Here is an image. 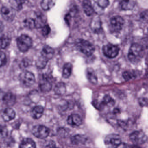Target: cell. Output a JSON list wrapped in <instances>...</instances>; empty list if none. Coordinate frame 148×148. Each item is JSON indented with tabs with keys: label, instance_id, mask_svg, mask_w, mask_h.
Here are the masks:
<instances>
[{
	"label": "cell",
	"instance_id": "1",
	"mask_svg": "<svg viewBox=\"0 0 148 148\" xmlns=\"http://www.w3.org/2000/svg\"><path fill=\"white\" fill-rule=\"evenodd\" d=\"M144 53V49L142 46L138 43H134L130 48L128 57L132 63L135 64L141 60Z\"/></svg>",
	"mask_w": 148,
	"mask_h": 148
},
{
	"label": "cell",
	"instance_id": "2",
	"mask_svg": "<svg viewBox=\"0 0 148 148\" xmlns=\"http://www.w3.org/2000/svg\"><path fill=\"white\" fill-rule=\"evenodd\" d=\"M77 48L83 53L88 56L93 54L95 51V46L86 40L80 39L76 42Z\"/></svg>",
	"mask_w": 148,
	"mask_h": 148
},
{
	"label": "cell",
	"instance_id": "3",
	"mask_svg": "<svg viewBox=\"0 0 148 148\" xmlns=\"http://www.w3.org/2000/svg\"><path fill=\"white\" fill-rule=\"evenodd\" d=\"M17 47L21 52L25 53L29 50L33 44L32 39L27 35L23 34L16 40Z\"/></svg>",
	"mask_w": 148,
	"mask_h": 148
},
{
	"label": "cell",
	"instance_id": "4",
	"mask_svg": "<svg viewBox=\"0 0 148 148\" xmlns=\"http://www.w3.org/2000/svg\"><path fill=\"white\" fill-rule=\"evenodd\" d=\"M124 24V20L121 16H113L110 20V29L114 33H119L122 29Z\"/></svg>",
	"mask_w": 148,
	"mask_h": 148
},
{
	"label": "cell",
	"instance_id": "5",
	"mask_svg": "<svg viewBox=\"0 0 148 148\" xmlns=\"http://www.w3.org/2000/svg\"><path fill=\"white\" fill-rule=\"evenodd\" d=\"M120 49L118 46L112 44H107L103 47L102 51L103 54L109 58H114L119 54Z\"/></svg>",
	"mask_w": 148,
	"mask_h": 148
},
{
	"label": "cell",
	"instance_id": "6",
	"mask_svg": "<svg viewBox=\"0 0 148 148\" xmlns=\"http://www.w3.org/2000/svg\"><path fill=\"white\" fill-rule=\"evenodd\" d=\"M131 141L135 145H141L148 140L147 136L142 131H136L133 132L130 136Z\"/></svg>",
	"mask_w": 148,
	"mask_h": 148
},
{
	"label": "cell",
	"instance_id": "7",
	"mask_svg": "<svg viewBox=\"0 0 148 148\" xmlns=\"http://www.w3.org/2000/svg\"><path fill=\"white\" fill-rule=\"evenodd\" d=\"M20 81L23 85L27 87L32 86L35 82L34 75L29 71H24L20 76Z\"/></svg>",
	"mask_w": 148,
	"mask_h": 148
},
{
	"label": "cell",
	"instance_id": "8",
	"mask_svg": "<svg viewBox=\"0 0 148 148\" xmlns=\"http://www.w3.org/2000/svg\"><path fill=\"white\" fill-rule=\"evenodd\" d=\"M32 134L39 139H44L48 136L49 130L47 127L43 125H36L33 127Z\"/></svg>",
	"mask_w": 148,
	"mask_h": 148
},
{
	"label": "cell",
	"instance_id": "9",
	"mask_svg": "<svg viewBox=\"0 0 148 148\" xmlns=\"http://www.w3.org/2000/svg\"><path fill=\"white\" fill-rule=\"evenodd\" d=\"M121 143L120 136L114 134L109 135L105 139V145L108 148H116Z\"/></svg>",
	"mask_w": 148,
	"mask_h": 148
},
{
	"label": "cell",
	"instance_id": "10",
	"mask_svg": "<svg viewBox=\"0 0 148 148\" xmlns=\"http://www.w3.org/2000/svg\"><path fill=\"white\" fill-rule=\"evenodd\" d=\"M1 13L3 17L8 21H13L15 15L14 10L7 7H2L1 9Z\"/></svg>",
	"mask_w": 148,
	"mask_h": 148
},
{
	"label": "cell",
	"instance_id": "11",
	"mask_svg": "<svg viewBox=\"0 0 148 148\" xmlns=\"http://www.w3.org/2000/svg\"><path fill=\"white\" fill-rule=\"evenodd\" d=\"M82 118L79 115L73 114L69 116L67 123L69 125L73 127H78L82 124Z\"/></svg>",
	"mask_w": 148,
	"mask_h": 148
},
{
	"label": "cell",
	"instance_id": "12",
	"mask_svg": "<svg viewBox=\"0 0 148 148\" xmlns=\"http://www.w3.org/2000/svg\"><path fill=\"white\" fill-rule=\"evenodd\" d=\"M2 99L3 103L8 106H13L16 101V96L10 92H8L3 95Z\"/></svg>",
	"mask_w": 148,
	"mask_h": 148
},
{
	"label": "cell",
	"instance_id": "13",
	"mask_svg": "<svg viewBox=\"0 0 148 148\" xmlns=\"http://www.w3.org/2000/svg\"><path fill=\"white\" fill-rule=\"evenodd\" d=\"M39 87L42 92H48L52 89V84L47 78L42 77L40 80Z\"/></svg>",
	"mask_w": 148,
	"mask_h": 148
},
{
	"label": "cell",
	"instance_id": "14",
	"mask_svg": "<svg viewBox=\"0 0 148 148\" xmlns=\"http://www.w3.org/2000/svg\"><path fill=\"white\" fill-rule=\"evenodd\" d=\"M2 116L3 119L5 121L8 122L14 119L16 113L13 109L9 108H7L3 110Z\"/></svg>",
	"mask_w": 148,
	"mask_h": 148
},
{
	"label": "cell",
	"instance_id": "15",
	"mask_svg": "<svg viewBox=\"0 0 148 148\" xmlns=\"http://www.w3.org/2000/svg\"><path fill=\"white\" fill-rule=\"evenodd\" d=\"M43 112H44V108L42 106H36L31 111V116L34 119H40L42 116Z\"/></svg>",
	"mask_w": 148,
	"mask_h": 148
},
{
	"label": "cell",
	"instance_id": "16",
	"mask_svg": "<svg viewBox=\"0 0 148 148\" xmlns=\"http://www.w3.org/2000/svg\"><path fill=\"white\" fill-rule=\"evenodd\" d=\"M83 8L84 11L88 16H90L93 14L94 10L92 7L90 1L88 0H84L83 2Z\"/></svg>",
	"mask_w": 148,
	"mask_h": 148
},
{
	"label": "cell",
	"instance_id": "17",
	"mask_svg": "<svg viewBox=\"0 0 148 148\" xmlns=\"http://www.w3.org/2000/svg\"><path fill=\"white\" fill-rule=\"evenodd\" d=\"M34 21L36 28H42L47 25V19L43 15H39L34 19Z\"/></svg>",
	"mask_w": 148,
	"mask_h": 148
},
{
	"label": "cell",
	"instance_id": "18",
	"mask_svg": "<svg viewBox=\"0 0 148 148\" xmlns=\"http://www.w3.org/2000/svg\"><path fill=\"white\" fill-rule=\"evenodd\" d=\"M54 53V50L52 47L48 46H46L42 49L41 55L49 60L52 58Z\"/></svg>",
	"mask_w": 148,
	"mask_h": 148
},
{
	"label": "cell",
	"instance_id": "19",
	"mask_svg": "<svg viewBox=\"0 0 148 148\" xmlns=\"http://www.w3.org/2000/svg\"><path fill=\"white\" fill-rule=\"evenodd\" d=\"M120 6L123 10H131L134 7L135 3L131 0H122L120 3Z\"/></svg>",
	"mask_w": 148,
	"mask_h": 148
},
{
	"label": "cell",
	"instance_id": "20",
	"mask_svg": "<svg viewBox=\"0 0 148 148\" xmlns=\"http://www.w3.org/2000/svg\"><path fill=\"white\" fill-rule=\"evenodd\" d=\"M87 77L89 81L93 84H95L97 82V78L96 75L93 69L89 68L86 71Z\"/></svg>",
	"mask_w": 148,
	"mask_h": 148
},
{
	"label": "cell",
	"instance_id": "21",
	"mask_svg": "<svg viewBox=\"0 0 148 148\" xmlns=\"http://www.w3.org/2000/svg\"><path fill=\"white\" fill-rule=\"evenodd\" d=\"M36 145L32 139L26 138L23 139L21 143L19 148H36Z\"/></svg>",
	"mask_w": 148,
	"mask_h": 148
},
{
	"label": "cell",
	"instance_id": "22",
	"mask_svg": "<svg viewBox=\"0 0 148 148\" xmlns=\"http://www.w3.org/2000/svg\"><path fill=\"white\" fill-rule=\"evenodd\" d=\"M55 3V0H42L41 6L44 10H48L54 6Z\"/></svg>",
	"mask_w": 148,
	"mask_h": 148
},
{
	"label": "cell",
	"instance_id": "23",
	"mask_svg": "<svg viewBox=\"0 0 148 148\" xmlns=\"http://www.w3.org/2000/svg\"><path fill=\"white\" fill-rule=\"evenodd\" d=\"M73 65L71 63H66L63 67L62 76L65 78H69L72 74Z\"/></svg>",
	"mask_w": 148,
	"mask_h": 148
},
{
	"label": "cell",
	"instance_id": "24",
	"mask_svg": "<svg viewBox=\"0 0 148 148\" xmlns=\"http://www.w3.org/2000/svg\"><path fill=\"white\" fill-rule=\"evenodd\" d=\"M11 40L6 36H3L0 37V49H3L7 48L10 43Z\"/></svg>",
	"mask_w": 148,
	"mask_h": 148
},
{
	"label": "cell",
	"instance_id": "25",
	"mask_svg": "<svg viewBox=\"0 0 148 148\" xmlns=\"http://www.w3.org/2000/svg\"><path fill=\"white\" fill-rule=\"evenodd\" d=\"M54 90L55 93L58 95H64L66 91L65 84L63 82L58 83L55 87Z\"/></svg>",
	"mask_w": 148,
	"mask_h": 148
},
{
	"label": "cell",
	"instance_id": "26",
	"mask_svg": "<svg viewBox=\"0 0 148 148\" xmlns=\"http://www.w3.org/2000/svg\"><path fill=\"white\" fill-rule=\"evenodd\" d=\"M10 2L12 8L16 10H20L22 8L24 1V0H10Z\"/></svg>",
	"mask_w": 148,
	"mask_h": 148
},
{
	"label": "cell",
	"instance_id": "27",
	"mask_svg": "<svg viewBox=\"0 0 148 148\" xmlns=\"http://www.w3.org/2000/svg\"><path fill=\"white\" fill-rule=\"evenodd\" d=\"M123 77L126 81H130L136 78V74L134 71H126L123 74Z\"/></svg>",
	"mask_w": 148,
	"mask_h": 148
},
{
	"label": "cell",
	"instance_id": "28",
	"mask_svg": "<svg viewBox=\"0 0 148 148\" xmlns=\"http://www.w3.org/2000/svg\"><path fill=\"white\" fill-rule=\"evenodd\" d=\"M103 106L104 107L105 105L112 107L115 104V101L114 99L110 97L108 95H106L103 97V101L101 102Z\"/></svg>",
	"mask_w": 148,
	"mask_h": 148
},
{
	"label": "cell",
	"instance_id": "29",
	"mask_svg": "<svg viewBox=\"0 0 148 148\" xmlns=\"http://www.w3.org/2000/svg\"><path fill=\"white\" fill-rule=\"evenodd\" d=\"M48 60H47L45 57H43L42 56H41L36 62V65L37 67L40 69H42L45 67L47 65Z\"/></svg>",
	"mask_w": 148,
	"mask_h": 148
},
{
	"label": "cell",
	"instance_id": "30",
	"mask_svg": "<svg viewBox=\"0 0 148 148\" xmlns=\"http://www.w3.org/2000/svg\"><path fill=\"white\" fill-rule=\"evenodd\" d=\"M24 25L25 27L30 29L36 28L34 19L28 18L24 21Z\"/></svg>",
	"mask_w": 148,
	"mask_h": 148
},
{
	"label": "cell",
	"instance_id": "31",
	"mask_svg": "<svg viewBox=\"0 0 148 148\" xmlns=\"http://www.w3.org/2000/svg\"><path fill=\"white\" fill-rule=\"evenodd\" d=\"M98 6L103 9L106 8L109 5V0H95Z\"/></svg>",
	"mask_w": 148,
	"mask_h": 148
},
{
	"label": "cell",
	"instance_id": "32",
	"mask_svg": "<svg viewBox=\"0 0 148 148\" xmlns=\"http://www.w3.org/2000/svg\"><path fill=\"white\" fill-rule=\"evenodd\" d=\"M8 129L6 127L3 125L0 126V138H4L8 135Z\"/></svg>",
	"mask_w": 148,
	"mask_h": 148
},
{
	"label": "cell",
	"instance_id": "33",
	"mask_svg": "<svg viewBox=\"0 0 148 148\" xmlns=\"http://www.w3.org/2000/svg\"><path fill=\"white\" fill-rule=\"evenodd\" d=\"M7 62V57L3 52L0 51V67L5 65Z\"/></svg>",
	"mask_w": 148,
	"mask_h": 148
},
{
	"label": "cell",
	"instance_id": "34",
	"mask_svg": "<svg viewBox=\"0 0 148 148\" xmlns=\"http://www.w3.org/2000/svg\"><path fill=\"white\" fill-rule=\"evenodd\" d=\"M51 29H50V27H49L48 25H46L44 27L42 28V35L44 36H47L49 33H50Z\"/></svg>",
	"mask_w": 148,
	"mask_h": 148
},
{
	"label": "cell",
	"instance_id": "35",
	"mask_svg": "<svg viewBox=\"0 0 148 148\" xmlns=\"http://www.w3.org/2000/svg\"><path fill=\"white\" fill-rule=\"evenodd\" d=\"M55 147V143L53 141L49 142L46 144L45 146V148H54Z\"/></svg>",
	"mask_w": 148,
	"mask_h": 148
},
{
	"label": "cell",
	"instance_id": "36",
	"mask_svg": "<svg viewBox=\"0 0 148 148\" xmlns=\"http://www.w3.org/2000/svg\"><path fill=\"white\" fill-rule=\"evenodd\" d=\"M140 104L142 105V106H146V105H147L148 103V100L146 98H141L140 99Z\"/></svg>",
	"mask_w": 148,
	"mask_h": 148
},
{
	"label": "cell",
	"instance_id": "37",
	"mask_svg": "<svg viewBox=\"0 0 148 148\" xmlns=\"http://www.w3.org/2000/svg\"><path fill=\"white\" fill-rule=\"evenodd\" d=\"M116 148H130L128 145L126 144V143H120Z\"/></svg>",
	"mask_w": 148,
	"mask_h": 148
},
{
	"label": "cell",
	"instance_id": "38",
	"mask_svg": "<svg viewBox=\"0 0 148 148\" xmlns=\"http://www.w3.org/2000/svg\"><path fill=\"white\" fill-rule=\"evenodd\" d=\"M4 29V25L1 21H0V33L2 32Z\"/></svg>",
	"mask_w": 148,
	"mask_h": 148
},
{
	"label": "cell",
	"instance_id": "39",
	"mask_svg": "<svg viewBox=\"0 0 148 148\" xmlns=\"http://www.w3.org/2000/svg\"></svg>",
	"mask_w": 148,
	"mask_h": 148
}]
</instances>
